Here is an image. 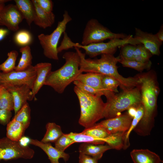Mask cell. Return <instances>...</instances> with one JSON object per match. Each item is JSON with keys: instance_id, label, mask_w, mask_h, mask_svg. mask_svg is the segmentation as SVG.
I'll return each instance as SVG.
<instances>
[{"instance_id": "6da1fadb", "label": "cell", "mask_w": 163, "mask_h": 163, "mask_svg": "<svg viewBox=\"0 0 163 163\" xmlns=\"http://www.w3.org/2000/svg\"><path fill=\"white\" fill-rule=\"evenodd\" d=\"M74 48L80 57L79 70L82 73L94 72L111 77L119 82L120 87L123 90L139 86L137 77L125 78L119 73L117 64L120 61V57L103 54L101 55L99 59H86L85 53H82L78 48Z\"/></svg>"}, {"instance_id": "7a4b0ae2", "label": "cell", "mask_w": 163, "mask_h": 163, "mask_svg": "<svg viewBox=\"0 0 163 163\" xmlns=\"http://www.w3.org/2000/svg\"><path fill=\"white\" fill-rule=\"evenodd\" d=\"M137 78L144 111L142 119L134 130L138 135L145 136L150 134L154 126L159 91L154 77L149 74Z\"/></svg>"}, {"instance_id": "3957f363", "label": "cell", "mask_w": 163, "mask_h": 163, "mask_svg": "<svg viewBox=\"0 0 163 163\" xmlns=\"http://www.w3.org/2000/svg\"><path fill=\"white\" fill-rule=\"evenodd\" d=\"M62 58L65 60L64 64L58 69L50 72L44 83L59 94L62 93L67 86L82 73L79 70L80 57L76 51L66 52Z\"/></svg>"}, {"instance_id": "277c9868", "label": "cell", "mask_w": 163, "mask_h": 163, "mask_svg": "<svg viewBox=\"0 0 163 163\" xmlns=\"http://www.w3.org/2000/svg\"><path fill=\"white\" fill-rule=\"evenodd\" d=\"M74 91L78 99L80 107L79 123L85 128L104 118L106 103L101 97L88 94L75 86Z\"/></svg>"}, {"instance_id": "5b68a950", "label": "cell", "mask_w": 163, "mask_h": 163, "mask_svg": "<svg viewBox=\"0 0 163 163\" xmlns=\"http://www.w3.org/2000/svg\"><path fill=\"white\" fill-rule=\"evenodd\" d=\"M141 104V97L139 86L123 90L107 99L104 118H113L121 114L120 113L131 107L137 108Z\"/></svg>"}, {"instance_id": "8992f818", "label": "cell", "mask_w": 163, "mask_h": 163, "mask_svg": "<svg viewBox=\"0 0 163 163\" xmlns=\"http://www.w3.org/2000/svg\"><path fill=\"white\" fill-rule=\"evenodd\" d=\"M72 20L67 11H65L63 19L58 22L57 26L50 34H41L38 36L39 43L43 50V53L46 58L54 60H59L58 44L62 35L65 32L67 24Z\"/></svg>"}, {"instance_id": "52a82bcc", "label": "cell", "mask_w": 163, "mask_h": 163, "mask_svg": "<svg viewBox=\"0 0 163 163\" xmlns=\"http://www.w3.org/2000/svg\"><path fill=\"white\" fill-rule=\"evenodd\" d=\"M127 44L137 45L141 44L132 35H129L123 39L114 38L107 42H103L85 46L75 43L74 47L82 49L85 51V55L92 58L103 54L113 55L118 47Z\"/></svg>"}, {"instance_id": "ba28073f", "label": "cell", "mask_w": 163, "mask_h": 163, "mask_svg": "<svg viewBox=\"0 0 163 163\" xmlns=\"http://www.w3.org/2000/svg\"><path fill=\"white\" fill-rule=\"evenodd\" d=\"M128 36L123 33H116L92 18L87 22L83 32L81 44L83 46L103 42L114 38L123 39Z\"/></svg>"}, {"instance_id": "9c48e42d", "label": "cell", "mask_w": 163, "mask_h": 163, "mask_svg": "<svg viewBox=\"0 0 163 163\" xmlns=\"http://www.w3.org/2000/svg\"><path fill=\"white\" fill-rule=\"evenodd\" d=\"M34 154L33 149L19 141L11 140L7 137L0 139V160L31 159Z\"/></svg>"}, {"instance_id": "30bf717a", "label": "cell", "mask_w": 163, "mask_h": 163, "mask_svg": "<svg viewBox=\"0 0 163 163\" xmlns=\"http://www.w3.org/2000/svg\"><path fill=\"white\" fill-rule=\"evenodd\" d=\"M36 77L35 69L32 65L22 71L0 72V84L5 88L26 85L32 89Z\"/></svg>"}, {"instance_id": "8fae6325", "label": "cell", "mask_w": 163, "mask_h": 163, "mask_svg": "<svg viewBox=\"0 0 163 163\" xmlns=\"http://www.w3.org/2000/svg\"><path fill=\"white\" fill-rule=\"evenodd\" d=\"M23 17L15 5L10 4L5 6L0 11V26H6L12 31L19 29V25Z\"/></svg>"}, {"instance_id": "7c38bea8", "label": "cell", "mask_w": 163, "mask_h": 163, "mask_svg": "<svg viewBox=\"0 0 163 163\" xmlns=\"http://www.w3.org/2000/svg\"><path fill=\"white\" fill-rule=\"evenodd\" d=\"M133 119L127 112L115 117L106 119L98 124L110 134L125 133L130 127Z\"/></svg>"}, {"instance_id": "4fadbf2b", "label": "cell", "mask_w": 163, "mask_h": 163, "mask_svg": "<svg viewBox=\"0 0 163 163\" xmlns=\"http://www.w3.org/2000/svg\"><path fill=\"white\" fill-rule=\"evenodd\" d=\"M6 88L12 96L15 115L27 102V101H31L34 98H36L31 89L27 85L12 86Z\"/></svg>"}, {"instance_id": "5bb4252c", "label": "cell", "mask_w": 163, "mask_h": 163, "mask_svg": "<svg viewBox=\"0 0 163 163\" xmlns=\"http://www.w3.org/2000/svg\"><path fill=\"white\" fill-rule=\"evenodd\" d=\"M134 37L151 53L158 56L160 54V48L162 44L155 34L144 32L140 29L135 28V35Z\"/></svg>"}, {"instance_id": "9a60e30c", "label": "cell", "mask_w": 163, "mask_h": 163, "mask_svg": "<svg viewBox=\"0 0 163 163\" xmlns=\"http://www.w3.org/2000/svg\"><path fill=\"white\" fill-rule=\"evenodd\" d=\"M30 144L41 149L48 156L51 163H59V160L62 158L65 161L68 160L69 155L52 146L50 143H44L36 139H30Z\"/></svg>"}, {"instance_id": "2e32d148", "label": "cell", "mask_w": 163, "mask_h": 163, "mask_svg": "<svg viewBox=\"0 0 163 163\" xmlns=\"http://www.w3.org/2000/svg\"><path fill=\"white\" fill-rule=\"evenodd\" d=\"M103 75L94 72H87L79 75L75 80L78 81L94 88L104 92L107 99L114 96L115 93L104 91L102 85V79Z\"/></svg>"}, {"instance_id": "e0dca14e", "label": "cell", "mask_w": 163, "mask_h": 163, "mask_svg": "<svg viewBox=\"0 0 163 163\" xmlns=\"http://www.w3.org/2000/svg\"><path fill=\"white\" fill-rule=\"evenodd\" d=\"M36 77L31 89L34 96L38 93L44 83L48 74L51 72L52 66L49 62H41L34 66Z\"/></svg>"}, {"instance_id": "ac0fdd59", "label": "cell", "mask_w": 163, "mask_h": 163, "mask_svg": "<svg viewBox=\"0 0 163 163\" xmlns=\"http://www.w3.org/2000/svg\"><path fill=\"white\" fill-rule=\"evenodd\" d=\"M35 10L34 22L37 26L44 29L51 27L55 21V16L53 12L48 13L41 9L35 0H31Z\"/></svg>"}, {"instance_id": "d6986e66", "label": "cell", "mask_w": 163, "mask_h": 163, "mask_svg": "<svg viewBox=\"0 0 163 163\" xmlns=\"http://www.w3.org/2000/svg\"><path fill=\"white\" fill-rule=\"evenodd\" d=\"M130 155L134 163H163L158 155L148 149H134Z\"/></svg>"}, {"instance_id": "ffe728a7", "label": "cell", "mask_w": 163, "mask_h": 163, "mask_svg": "<svg viewBox=\"0 0 163 163\" xmlns=\"http://www.w3.org/2000/svg\"><path fill=\"white\" fill-rule=\"evenodd\" d=\"M113 149L108 144H96L89 143H83L79 147V153L91 156L98 160L100 159L103 154L107 151Z\"/></svg>"}, {"instance_id": "44dd1931", "label": "cell", "mask_w": 163, "mask_h": 163, "mask_svg": "<svg viewBox=\"0 0 163 163\" xmlns=\"http://www.w3.org/2000/svg\"><path fill=\"white\" fill-rule=\"evenodd\" d=\"M16 6L22 14L24 19L30 27L34 22L35 16V10L34 5L31 1L30 0H15Z\"/></svg>"}, {"instance_id": "7402d4cb", "label": "cell", "mask_w": 163, "mask_h": 163, "mask_svg": "<svg viewBox=\"0 0 163 163\" xmlns=\"http://www.w3.org/2000/svg\"><path fill=\"white\" fill-rule=\"evenodd\" d=\"M25 130L21 123L12 119L7 125L6 137L11 140L19 141L23 136Z\"/></svg>"}, {"instance_id": "603a6c76", "label": "cell", "mask_w": 163, "mask_h": 163, "mask_svg": "<svg viewBox=\"0 0 163 163\" xmlns=\"http://www.w3.org/2000/svg\"><path fill=\"white\" fill-rule=\"evenodd\" d=\"M46 127V133L41 141L43 142H55L64 134L60 126L54 123H47Z\"/></svg>"}, {"instance_id": "cb8c5ba5", "label": "cell", "mask_w": 163, "mask_h": 163, "mask_svg": "<svg viewBox=\"0 0 163 163\" xmlns=\"http://www.w3.org/2000/svg\"><path fill=\"white\" fill-rule=\"evenodd\" d=\"M144 111V108L141 104L137 108L136 114L133 119L130 127L124 134L123 148V149H126L130 146V143L129 141L130 134L142 119Z\"/></svg>"}, {"instance_id": "d4e9b609", "label": "cell", "mask_w": 163, "mask_h": 163, "mask_svg": "<svg viewBox=\"0 0 163 163\" xmlns=\"http://www.w3.org/2000/svg\"><path fill=\"white\" fill-rule=\"evenodd\" d=\"M19 50L21 57L14 69V70L16 71L23 70L32 65L33 57L30 47L28 45L23 46Z\"/></svg>"}, {"instance_id": "484cf974", "label": "cell", "mask_w": 163, "mask_h": 163, "mask_svg": "<svg viewBox=\"0 0 163 163\" xmlns=\"http://www.w3.org/2000/svg\"><path fill=\"white\" fill-rule=\"evenodd\" d=\"M30 108L27 102L14 115L12 119L14 120L21 123L26 130L28 128L30 123Z\"/></svg>"}, {"instance_id": "4316f807", "label": "cell", "mask_w": 163, "mask_h": 163, "mask_svg": "<svg viewBox=\"0 0 163 163\" xmlns=\"http://www.w3.org/2000/svg\"><path fill=\"white\" fill-rule=\"evenodd\" d=\"M14 102L12 96L4 86H0V108L11 111L14 110Z\"/></svg>"}, {"instance_id": "83f0119b", "label": "cell", "mask_w": 163, "mask_h": 163, "mask_svg": "<svg viewBox=\"0 0 163 163\" xmlns=\"http://www.w3.org/2000/svg\"><path fill=\"white\" fill-rule=\"evenodd\" d=\"M67 135L75 142H83L96 144H104L106 141L104 139H99L81 133L71 132Z\"/></svg>"}, {"instance_id": "f1b7e54d", "label": "cell", "mask_w": 163, "mask_h": 163, "mask_svg": "<svg viewBox=\"0 0 163 163\" xmlns=\"http://www.w3.org/2000/svg\"><path fill=\"white\" fill-rule=\"evenodd\" d=\"M81 133L99 139H104L111 134L98 123H95L89 127L85 128Z\"/></svg>"}, {"instance_id": "f546056e", "label": "cell", "mask_w": 163, "mask_h": 163, "mask_svg": "<svg viewBox=\"0 0 163 163\" xmlns=\"http://www.w3.org/2000/svg\"><path fill=\"white\" fill-rule=\"evenodd\" d=\"M18 54V52L15 50H13L8 53L7 59L0 64V71L4 73H7L14 70Z\"/></svg>"}, {"instance_id": "4dcf8cb0", "label": "cell", "mask_w": 163, "mask_h": 163, "mask_svg": "<svg viewBox=\"0 0 163 163\" xmlns=\"http://www.w3.org/2000/svg\"><path fill=\"white\" fill-rule=\"evenodd\" d=\"M120 59L119 62L122 66L133 69L138 71H141L144 69H149L152 65V62L149 60L146 62H142L134 60H126Z\"/></svg>"}, {"instance_id": "1f68e13d", "label": "cell", "mask_w": 163, "mask_h": 163, "mask_svg": "<svg viewBox=\"0 0 163 163\" xmlns=\"http://www.w3.org/2000/svg\"><path fill=\"white\" fill-rule=\"evenodd\" d=\"M102 85L104 90L107 91L118 92L117 87L120 86L119 82L114 78L103 75L102 79Z\"/></svg>"}, {"instance_id": "d6a6232c", "label": "cell", "mask_w": 163, "mask_h": 163, "mask_svg": "<svg viewBox=\"0 0 163 163\" xmlns=\"http://www.w3.org/2000/svg\"><path fill=\"white\" fill-rule=\"evenodd\" d=\"M14 40L18 45L25 46L30 43L32 40V36L30 33L28 31L21 30L16 34Z\"/></svg>"}, {"instance_id": "836d02e7", "label": "cell", "mask_w": 163, "mask_h": 163, "mask_svg": "<svg viewBox=\"0 0 163 163\" xmlns=\"http://www.w3.org/2000/svg\"><path fill=\"white\" fill-rule=\"evenodd\" d=\"M73 82L75 86L89 94L99 97L106 95L105 93L103 91L93 88L78 81L75 80Z\"/></svg>"}, {"instance_id": "e575fe53", "label": "cell", "mask_w": 163, "mask_h": 163, "mask_svg": "<svg viewBox=\"0 0 163 163\" xmlns=\"http://www.w3.org/2000/svg\"><path fill=\"white\" fill-rule=\"evenodd\" d=\"M54 143L55 148L60 151H64L66 149L75 142L67 134L64 133Z\"/></svg>"}, {"instance_id": "d590c367", "label": "cell", "mask_w": 163, "mask_h": 163, "mask_svg": "<svg viewBox=\"0 0 163 163\" xmlns=\"http://www.w3.org/2000/svg\"><path fill=\"white\" fill-rule=\"evenodd\" d=\"M136 45L127 44L121 46L120 58L126 60H133Z\"/></svg>"}, {"instance_id": "8d00e7d4", "label": "cell", "mask_w": 163, "mask_h": 163, "mask_svg": "<svg viewBox=\"0 0 163 163\" xmlns=\"http://www.w3.org/2000/svg\"><path fill=\"white\" fill-rule=\"evenodd\" d=\"M63 34V40L60 45L57 48L58 53L61 52L63 50H66L74 47L73 46L75 43L72 41L66 32Z\"/></svg>"}, {"instance_id": "74e56055", "label": "cell", "mask_w": 163, "mask_h": 163, "mask_svg": "<svg viewBox=\"0 0 163 163\" xmlns=\"http://www.w3.org/2000/svg\"><path fill=\"white\" fill-rule=\"evenodd\" d=\"M39 7L48 13L52 12L53 3L51 0H35Z\"/></svg>"}, {"instance_id": "f35d334b", "label": "cell", "mask_w": 163, "mask_h": 163, "mask_svg": "<svg viewBox=\"0 0 163 163\" xmlns=\"http://www.w3.org/2000/svg\"><path fill=\"white\" fill-rule=\"evenodd\" d=\"M12 116L11 111L0 109V123L3 125H7L10 121Z\"/></svg>"}, {"instance_id": "ab89813d", "label": "cell", "mask_w": 163, "mask_h": 163, "mask_svg": "<svg viewBox=\"0 0 163 163\" xmlns=\"http://www.w3.org/2000/svg\"><path fill=\"white\" fill-rule=\"evenodd\" d=\"M79 163H98V160L90 156L79 153Z\"/></svg>"}, {"instance_id": "60d3db41", "label": "cell", "mask_w": 163, "mask_h": 163, "mask_svg": "<svg viewBox=\"0 0 163 163\" xmlns=\"http://www.w3.org/2000/svg\"><path fill=\"white\" fill-rule=\"evenodd\" d=\"M158 39L161 42L163 41V25L162 24L158 31L155 34Z\"/></svg>"}, {"instance_id": "b9f144b4", "label": "cell", "mask_w": 163, "mask_h": 163, "mask_svg": "<svg viewBox=\"0 0 163 163\" xmlns=\"http://www.w3.org/2000/svg\"><path fill=\"white\" fill-rule=\"evenodd\" d=\"M137 108L132 107L128 110V111L127 112L133 118L136 114Z\"/></svg>"}, {"instance_id": "7bdbcfd3", "label": "cell", "mask_w": 163, "mask_h": 163, "mask_svg": "<svg viewBox=\"0 0 163 163\" xmlns=\"http://www.w3.org/2000/svg\"><path fill=\"white\" fill-rule=\"evenodd\" d=\"M8 33V30L6 29H0V40H2Z\"/></svg>"}, {"instance_id": "ee69618b", "label": "cell", "mask_w": 163, "mask_h": 163, "mask_svg": "<svg viewBox=\"0 0 163 163\" xmlns=\"http://www.w3.org/2000/svg\"><path fill=\"white\" fill-rule=\"evenodd\" d=\"M11 0H0V11L5 7V3Z\"/></svg>"}, {"instance_id": "f6af8a7d", "label": "cell", "mask_w": 163, "mask_h": 163, "mask_svg": "<svg viewBox=\"0 0 163 163\" xmlns=\"http://www.w3.org/2000/svg\"></svg>"}, {"instance_id": "bcb514c9", "label": "cell", "mask_w": 163, "mask_h": 163, "mask_svg": "<svg viewBox=\"0 0 163 163\" xmlns=\"http://www.w3.org/2000/svg\"></svg>"}]
</instances>
